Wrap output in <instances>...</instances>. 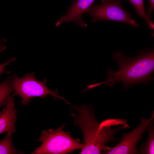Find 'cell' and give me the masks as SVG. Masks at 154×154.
Instances as JSON below:
<instances>
[{
	"instance_id": "cell-1",
	"label": "cell",
	"mask_w": 154,
	"mask_h": 154,
	"mask_svg": "<svg viewBox=\"0 0 154 154\" xmlns=\"http://www.w3.org/2000/svg\"><path fill=\"white\" fill-rule=\"evenodd\" d=\"M78 111L72 114L74 124L79 125L84 133V146L80 154H101L106 148L105 144L115 142L117 131L128 127L125 119H108L99 123L96 119L92 105H85L79 107L73 106Z\"/></svg>"
},
{
	"instance_id": "cell-2",
	"label": "cell",
	"mask_w": 154,
	"mask_h": 154,
	"mask_svg": "<svg viewBox=\"0 0 154 154\" xmlns=\"http://www.w3.org/2000/svg\"><path fill=\"white\" fill-rule=\"evenodd\" d=\"M113 55L118 69L115 72L109 68L107 70L108 78L104 82L97 83V86L103 85L113 87L121 82L127 89L136 84H147L153 79L154 49L141 52L134 58L127 57L121 52L114 51Z\"/></svg>"
},
{
	"instance_id": "cell-3",
	"label": "cell",
	"mask_w": 154,
	"mask_h": 154,
	"mask_svg": "<svg viewBox=\"0 0 154 154\" xmlns=\"http://www.w3.org/2000/svg\"><path fill=\"white\" fill-rule=\"evenodd\" d=\"M63 125L56 129L42 131L40 138L35 140L42 143L31 154H66L78 149L82 150L84 144L74 139L69 131L63 130Z\"/></svg>"
},
{
	"instance_id": "cell-4",
	"label": "cell",
	"mask_w": 154,
	"mask_h": 154,
	"mask_svg": "<svg viewBox=\"0 0 154 154\" xmlns=\"http://www.w3.org/2000/svg\"><path fill=\"white\" fill-rule=\"evenodd\" d=\"M35 72L28 73L24 76L19 77L14 74L12 76L11 81L15 91L12 95L14 96L17 95L20 96L21 98V104L28 105L31 102V98L37 97L45 98L48 95L53 96L55 100L59 98L70 104L59 95L57 89L52 91L47 87L46 79L43 81H39L35 78Z\"/></svg>"
},
{
	"instance_id": "cell-5",
	"label": "cell",
	"mask_w": 154,
	"mask_h": 154,
	"mask_svg": "<svg viewBox=\"0 0 154 154\" xmlns=\"http://www.w3.org/2000/svg\"><path fill=\"white\" fill-rule=\"evenodd\" d=\"M86 13L91 16L94 23L109 20L126 23L134 27L139 26L130 14L123 8L120 0H101L100 4L92 5Z\"/></svg>"
},
{
	"instance_id": "cell-6",
	"label": "cell",
	"mask_w": 154,
	"mask_h": 154,
	"mask_svg": "<svg viewBox=\"0 0 154 154\" xmlns=\"http://www.w3.org/2000/svg\"><path fill=\"white\" fill-rule=\"evenodd\" d=\"M154 117V112L150 118H143L138 125L131 132L124 133L122 138L119 143L114 147L106 146L105 150L102 152L107 154H138L136 148L137 142L141 138L148 125Z\"/></svg>"
},
{
	"instance_id": "cell-7",
	"label": "cell",
	"mask_w": 154,
	"mask_h": 154,
	"mask_svg": "<svg viewBox=\"0 0 154 154\" xmlns=\"http://www.w3.org/2000/svg\"><path fill=\"white\" fill-rule=\"evenodd\" d=\"M95 0H72V4L68 8L66 14L60 17L55 26L58 27L64 23L72 21L80 27H86L87 24L83 21L82 15L86 13Z\"/></svg>"
},
{
	"instance_id": "cell-8",
	"label": "cell",
	"mask_w": 154,
	"mask_h": 154,
	"mask_svg": "<svg viewBox=\"0 0 154 154\" xmlns=\"http://www.w3.org/2000/svg\"><path fill=\"white\" fill-rule=\"evenodd\" d=\"M14 97L12 95L10 96L5 106V110L0 116V135L5 132H15L17 112Z\"/></svg>"
},
{
	"instance_id": "cell-9",
	"label": "cell",
	"mask_w": 154,
	"mask_h": 154,
	"mask_svg": "<svg viewBox=\"0 0 154 154\" xmlns=\"http://www.w3.org/2000/svg\"><path fill=\"white\" fill-rule=\"evenodd\" d=\"M11 78L8 77L0 83V107L6 106L12 93L14 91Z\"/></svg>"
},
{
	"instance_id": "cell-10",
	"label": "cell",
	"mask_w": 154,
	"mask_h": 154,
	"mask_svg": "<svg viewBox=\"0 0 154 154\" xmlns=\"http://www.w3.org/2000/svg\"><path fill=\"white\" fill-rule=\"evenodd\" d=\"M12 132H7L5 137L0 140V154H23L14 146L12 140Z\"/></svg>"
},
{
	"instance_id": "cell-11",
	"label": "cell",
	"mask_w": 154,
	"mask_h": 154,
	"mask_svg": "<svg viewBox=\"0 0 154 154\" xmlns=\"http://www.w3.org/2000/svg\"><path fill=\"white\" fill-rule=\"evenodd\" d=\"M127 0L133 6L137 15L145 21L151 30L154 31V24L146 12L143 0Z\"/></svg>"
},
{
	"instance_id": "cell-12",
	"label": "cell",
	"mask_w": 154,
	"mask_h": 154,
	"mask_svg": "<svg viewBox=\"0 0 154 154\" xmlns=\"http://www.w3.org/2000/svg\"><path fill=\"white\" fill-rule=\"evenodd\" d=\"M149 137L147 142L142 145L139 150L141 154H153L154 153V129L153 121L148 125Z\"/></svg>"
},
{
	"instance_id": "cell-13",
	"label": "cell",
	"mask_w": 154,
	"mask_h": 154,
	"mask_svg": "<svg viewBox=\"0 0 154 154\" xmlns=\"http://www.w3.org/2000/svg\"><path fill=\"white\" fill-rule=\"evenodd\" d=\"M15 58H14L4 63L0 64V76L2 74L4 73L8 74L10 73V72L9 71H6L5 70V68L9 63H11L12 62L15 60Z\"/></svg>"
},
{
	"instance_id": "cell-14",
	"label": "cell",
	"mask_w": 154,
	"mask_h": 154,
	"mask_svg": "<svg viewBox=\"0 0 154 154\" xmlns=\"http://www.w3.org/2000/svg\"><path fill=\"white\" fill-rule=\"evenodd\" d=\"M149 3V6L147 14L149 17L150 18L151 13L154 9V0H148Z\"/></svg>"
},
{
	"instance_id": "cell-15",
	"label": "cell",
	"mask_w": 154,
	"mask_h": 154,
	"mask_svg": "<svg viewBox=\"0 0 154 154\" xmlns=\"http://www.w3.org/2000/svg\"><path fill=\"white\" fill-rule=\"evenodd\" d=\"M7 41L6 38L0 39V53L5 50L6 48L5 43Z\"/></svg>"
},
{
	"instance_id": "cell-16",
	"label": "cell",
	"mask_w": 154,
	"mask_h": 154,
	"mask_svg": "<svg viewBox=\"0 0 154 154\" xmlns=\"http://www.w3.org/2000/svg\"><path fill=\"white\" fill-rule=\"evenodd\" d=\"M6 109V107H4L3 108L1 111H0V116L3 114L5 111Z\"/></svg>"
}]
</instances>
